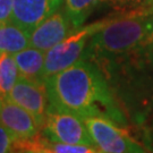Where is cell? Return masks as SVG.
Here are the masks:
<instances>
[{"label":"cell","mask_w":153,"mask_h":153,"mask_svg":"<svg viewBox=\"0 0 153 153\" xmlns=\"http://www.w3.org/2000/svg\"><path fill=\"white\" fill-rule=\"evenodd\" d=\"M0 153H18L17 143L5 127L0 125Z\"/></svg>","instance_id":"obj_14"},{"label":"cell","mask_w":153,"mask_h":153,"mask_svg":"<svg viewBox=\"0 0 153 153\" xmlns=\"http://www.w3.org/2000/svg\"><path fill=\"white\" fill-rule=\"evenodd\" d=\"M44 84L50 108L71 112L83 119L102 117L119 126L125 125V118L117 107L105 77L88 57L48 77Z\"/></svg>","instance_id":"obj_1"},{"label":"cell","mask_w":153,"mask_h":153,"mask_svg":"<svg viewBox=\"0 0 153 153\" xmlns=\"http://www.w3.org/2000/svg\"><path fill=\"white\" fill-rule=\"evenodd\" d=\"M62 4L64 0H14L10 21L32 32L40 23L61 8Z\"/></svg>","instance_id":"obj_9"},{"label":"cell","mask_w":153,"mask_h":153,"mask_svg":"<svg viewBox=\"0 0 153 153\" xmlns=\"http://www.w3.org/2000/svg\"><path fill=\"white\" fill-rule=\"evenodd\" d=\"M123 6H153V0H108Z\"/></svg>","instance_id":"obj_16"},{"label":"cell","mask_w":153,"mask_h":153,"mask_svg":"<svg viewBox=\"0 0 153 153\" xmlns=\"http://www.w3.org/2000/svg\"><path fill=\"white\" fill-rule=\"evenodd\" d=\"M19 153H38V152L32 151V150H25V151H22V152H19Z\"/></svg>","instance_id":"obj_17"},{"label":"cell","mask_w":153,"mask_h":153,"mask_svg":"<svg viewBox=\"0 0 153 153\" xmlns=\"http://www.w3.org/2000/svg\"><path fill=\"white\" fill-rule=\"evenodd\" d=\"M76 30L77 27L74 26L64 8H59L31 32L30 47H34L47 52L60 43L62 40L68 38Z\"/></svg>","instance_id":"obj_7"},{"label":"cell","mask_w":153,"mask_h":153,"mask_svg":"<svg viewBox=\"0 0 153 153\" xmlns=\"http://www.w3.org/2000/svg\"><path fill=\"white\" fill-rule=\"evenodd\" d=\"M108 0H64V10L75 27H81L95 7Z\"/></svg>","instance_id":"obj_12"},{"label":"cell","mask_w":153,"mask_h":153,"mask_svg":"<svg viewBox=\"0 0 153 153\" xmlns=\"http://www.w3.org/2000/svg\"><path fill=\"white\" fill-rule=\"evenodd\" d=\"M19 75L28 79L43 82V69L45 52L34 47H27L14 55Z\"/></svg>","instance_id":"obj_10"},{"label":"cell","mask_w":153,"mask_h":153,"mask_svg":"<svg viewBox=\"0 0 153 153\" xmlns=\"http://www.w3.org/2000/svg\"><path fill=\"white\" fill-rule=\"evenodd\" d=\"M31 32L11 21L0 22V52L15 55L30 47Z\"/></svg>","instance_id":"obj_11"},{"label":"cell","mask_w":153,"mask_h":153,"mask_svg":"<svg viewBox=\"0 0 153 153\" xmlns=\"http://www.w3.org/2000/svg\"><path fill=\"white\" fill-rule=\"evenodd\" d=\"M19 71L14 55L1 53L0 57V95L8 97L19 78Z\"/></svg>","instance_id":"obj_13"},{"label":"cell","mask_w":153,"mask_h":153,"mask_svg":"<svg viewBox=\"0 0 153 153\" xmlns=\"http://www.w3.org/2000/svg\"><path fill=\"white\" fill-rule=\"evenodd\" d=\"M8 97L14 102L27 110L34 117L40 128L42 127L49 107L45 84L43 82L19 76Z\"/></svg>","instance_id":"obj_8"},{"label":"cell","mask_w":153,"mask_h":153,"mask_svg":"<svg viewBox=\"0 0 153 153\" xmlns=\"http://www.w3.org/2000/svg\"><path fill=\"white\" fill-rule=\"evenodd\" d=\"M41 135L53 142L97 146L83 118L48 107Z\"/></svg>","instance_id":"obj_4"},{"label":"cell","mask_w":153,"mask_h":153,"mask_svg":"<svg viewBox=\"0 0 153 153\" xmlns=\"http://www.w3.org/2000/svg\"><path fill=\"white\" fill-rule=\"evenodd\" d=\"M152 45H153V13H152Z\"/></svg>","instance_id":"obj_18"},{"label":"cell","mask_w":153,"mask_h":153,"mask_svg":"<svg viewBox=\"0 0 153 153\" xmlns=\"http://www.w3.org/2000/svg\"><path fill=\"white\" fill-rule=\"evenodd\" d=\"M0 125L16 141L18 153L24 143L36 137L41 131L39 124L27 110L4 95H0Z\"/></svg>","instance_id":"obj_6"},{"label":"cell","mask_w":153,"mask_h":153,"mask_svg":"<svg viewBox=\"0 0 153 153\" xmlns=\"http://www.w3.org/2000/svg\"><path fill=\"white\" fill-rule=\"evenodd\" d=\"M0 57H1V52H0Z\"/></svg>","instance_id":"obj_19"},{"label":"cell","mask_w":153,"mask_h":153,"mask_svg":"<svg viewBox=\"0 0 153 153\" xmlns=\"http://www.w3.org/2000/svg\"><path fill=\"white\" fill-rule=\"evenodd\" d=\"M152 13L144 9L131 16L107 19L91 38L85 57L107 60L152 45Z\"/></svg>","instance_id":"obj_2"},{"label":"cell","mask_w":153,"mask_h":153,"mask_svg":"<svg viewBox=\"0 0 153 153\" xmlns=\"http://www.w3.org/2000/svg\"><path fill=\"white\" fill-rule=\"evenodd\" d=\"M107 19L90 24L88 26L77 28L68 38L62 40L60 43L55 45L45 52L43 78L44 81L50 76L69 68L86 55L88 44L93 36L103 26Z\"/></svg>","instance_id":"obj_3"},{"label":"cell","mask_w":153,"mask_h":153,"mask_svg":"<svg viewBox=\"0 0 153 153\" xmlns=\"http://www.w3.org/2000/svg\"><path fill=\"white\" fill-rule=\"evenodd\" d=\"M84 121L97 148L102 153H146L115 121L102 117H90Z\"/></svg>","instance_id":"obj_5"},{"label":"cell","mask_w":153,"mask_h":153,"mask_svg":"<svg viewBox=\"0 0 153 153\" xmlns=\"http://www.w3.org/2000/svg\"><path fill=\"white\" fill-rule=\"evenodd\" d=\"M14 9V0H0V22L10 21Z\"/></svg>","instance_id":"obj_15"}]
</instances>
